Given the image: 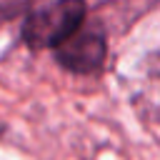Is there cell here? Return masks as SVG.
Returning a JSON list of instances; mask_svg holds the SVG:
<instances>
[{
    "label": "cell",
    "mask_w": 160,
    "mask_h": 160,
    "mask_svg": "<svg viewBox=\"0 0 160 160\" xmlns=\"http://www.w3.org/2000/svg\"><path fill=\"white\" fill-rule=\"evenodd\" d=\"M88 22V5L78 0L32 5L22 18L20 38L30 50H58Z\"/></svg>",
    "instance_id": "cell-1"
},
{
    "label": "cell",
    "mask_w": 160,
    "mask_h": 160,
    "mask_svg": "<svg viewBox=\"0 0 160 160\" xmlns=\"http://www.w3.org/2000/svg\"><path fill=\"white\" fill-rule=\"evenodd\" d=\"M55 62L72 75H98L108 58V32L100 20H88L68 42L52 50Z\"/></svg>",
    "instance_id": "cell-2"
},
{
    "label": "cell",
    "mask_w": 160,
    "mask_h": 160,
    "mask_svg": "<svg viewBox=\"0 0 160 160\" xmlns=\"http://www.w3.org/2000/svg\"><path fill=\"white\" fill-rule=\"evenodd\" d=\"M30 10H32V5H30V2L0 0V25H2V22H10V20H18V18H25Z\"/></svg>",
    "instance_id": "cell-3"
}]
</instances>
